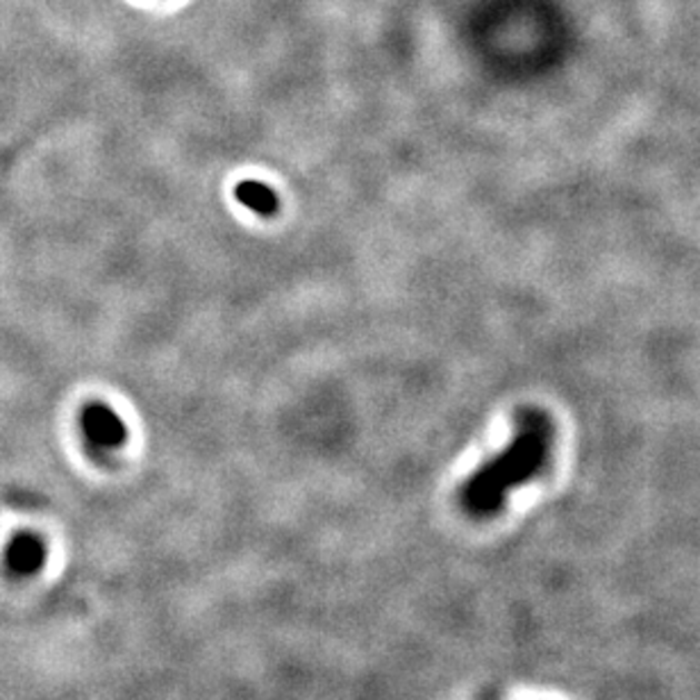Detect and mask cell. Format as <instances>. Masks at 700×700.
<instances>
[{"instance_id": "6da1fadb", "label": "cell", "mask_w": 700, "mask_h": 700, "mask_svg": "<svg viewBox=\"0 0 700 700\" xmlns=\"http://www.w3.org/2000/svg\"><path fill=\"white\" fill-rule=\"evenodd\" d=\"M546 437L539 421H523L514 443L482 467L464 487V503L476 514H491L510 489L526 482L543 462Z\"/></svg>"}, {"instance_id": "7a4b0ae2", "label": "cell", "mask_w": 700, "mask_h": 700, "mask_svg": "<svg viewBox=\"0 0 700 700\" xmlns=\"http://www.w3.org/2000/svg\"><path fill=\"white\" fill-rule=\"evenodd\" d=\"M82 432L96 448H117L128 437L121 417L103 403H89L82 410Z\"/></svg>"}, {"instance_id": "3957f363", "label": "cell", "mask_w": 700, "mask_h": 700, "mask_svg": "<svg viewBox=\"0 0 700 700\" xmlns=\"http://www.w3.org/2000/svg\"><path fill=\"white\" fill-rule=\"evenodd\" d=\"M46 560V546L43 541L32 534V532H23L19 537H14V541L10 543L8 550V562L17 573H34L43 567Z\"/></svg>"}, {"instance_id": "277c9868", "label": "cell", "mask_w": 700, "mask_h": 700, "mask_svg": "<svg viewBox=\"0 0 700 700\" xmlns=\"http://www.w3.org/2000/svg\"><path fill=\"white\" fill-rule=\"evenodd\" d=\"M234 196L239 203L248 210L258 212L260 217H271L280 210V198L278 193L264 184V182H258V180H243L234 187Z\"/></svg>"}]
</instances>
